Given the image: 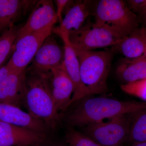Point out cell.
Listing matches in <instances>:
<instances>
[{"instance_id": "obj_28", "label": "cell", "mask_w": 146, "mask_h": 146, "mask_svg": "<svg viewBox=\"0 0 146 146\" xmlns=\"http://www.w3.org/2000/svg\"><path fill=\"white\" fill-rule=\"evenodd\" d=\"M143 55H145V57L146 58V51L145 52V53H144V54Z\"/></svg>"}, {"instance_id": "obj_25", "label": "cell", "mask_w": 146, "mask_h": 146, "mask_svg": "<svg viewBox=\"0 0 146 146\" xmlns=\"http://www.w3.org/2000/svg\"><path fill=\"white\" fill-rule=\"evenodd\" d=\"M12 72L13 71L11 70V69L7 65L0 67V82L9 73Z\"/></svg>"}, {"instance_id": "obj_5", "label": "cell", "mask_w": 146, "mask_h": 146, "mask_svg": "<svg viewBox=\"0 0 146 146\" xmlns=\"http://www.w3.org/2000/svg\"><path fill=\"white\" fill-rule=\"evenodd\" d=\"M131 113L112 118L108 121L90 124L81 127L84 134L102 146H120L127 141Z\"/></svg>"}, {"instance_id": "obj_27", "label": "cell", "mask_w": 146, "mask_h": 146, "mask_svg": "<svg viewBox=\"0 0 146 146\" xmlns=\"http://www.w3.org/2000/svg\"><path fill=\"white\" fill-rule=\"evenodd\" d=\"M131 146H146V142L133 143Z\"/></svg>"}, {"instance_id": "obj_10", "label": "cell", "mask_w": 146, "mask_h": 146, "mask_svg": "<svg viewBox=\"0 0 146 146\" xmlns=\"http://www.w3.org/2000/svg\"><path fill=\"white\" fill-rule=\"evenodd\" d=\"M58 112L69 107L74 93V85L64 68L63 64L53 68L46 74Z\"/></svg>"}, {"instance_id": "obj_18", "label": "cell", "mask_w": 146, "mask_h": 146, "mask_svg": "<svg viewBox=\"0 0 146 146\" xmlns=\"http://www.w3.org/2000/svg\"><path fill=\"white\" fill-rule=\"evenodd\" d=\"M120 80L131 83L146 78V58L144 55L135 58H125L121 61L116 70Z\"/></svg>"}, {"instance_id": "obj_26", "label": "cell", "mask_w": 146, "mask_h": 146, "mask_svg": "<svg viewBox=\"0 0 146 146\" xmlns=\"http://www.w3.org/2000/svg\"><path fill=\"white\" fill-rule=\"evenodd\" d=\"M139 18L140 22L143 24V26L146 28V11L140 15V17H139Z\"/></svg>"}, {"instance_id": "obj_11", "label": "cell", "mask_w": 146, "mask_h": 146, "mask_svg": "<svg viewBox=\"0 0 146 146\" xmlns=\"http://www.w3.org/2000/svg\"><path fill=\"white\" fill-rule=\"evenodd\" d=\"M57 21L53 2L51 0L37 1L25 23L19 28L17 39L48 26L54 25Z\"/></svg>"}, {"instance_id": "obj_20", "label": "cell", "mask_w": 146, "mask_h": 146, "mask_svg": "<svg viewBox=\"0 0 146 146\" xmlns=\"http://www.w3.org/2000/svg\"><path fill=\"white\" fill-rule=\"evenodd\" d=\"M19 28L16 26L3 33L0 39V67L4 62L9 54L13 50Z\"/></svg>"}, {"instance_id": "obj_14", "label": "cell", "mask_w": 146, "mask_h": 146, "mask_svg": "<svg viewBox=\"0 0 146 146\" xmlns=\"http://www.w3.org/2000/svg\"><path fill=\"white\" fill-rule=\"evenodd\" d=\"M65 16L60 25L53 29V32H61L70 35L78 31L84 25L90 14L88 2L70 1L65 9Z\"/></svg>"}, {"instance_id": "obj_8", "label": "cell", "mask_w": 146, "mask_h": 146, "mask_svg": "<svg viewBox=\"0 0 146 146\" xmlns=\"http://www.w3.org/2000/svg\"><path fill=\"white\" fill-rule=\"evenodd\" d=\"M64 57V48L51 35L44 41L33 59L31 72L46 74L53 68L61 66Z\"/></svg>"}, {"instance_id": "obj_16", "label": "cell", "mask_w": 146, "mask_h": 146, "mask_svg": "<svg viewBox=\"0 0 146 146\" xmlns=\"http://www.w3.org/2000/svg\"><path fill=\"white\" fill-rule=\"evenodd\" d=\"M37 1L0 0V32L15 27V23L26 14Z\"/></svg>"}, {"instance_id": "obj_21", "label": "cell", "mask_w": 146, "mask_h": 146, "mask_svg": "<svg viewBox=\"0 0 146 146\" xmlns=\"http://www.w3.org/2000/svg\"><path fill=\"white\" fill-rule=\"evenodd\" d=\"M65 139L70 146H102L72 127L67 129Z\"/></svg>"}, {"instance_id": "obj_6", "label": "cell", "mask_w": 146, "mask_h": 146, "mask_svg": "<svg viewBox=\"0 0 146 146\" xmlns=\"http://www.w3.org/2000/svg\"><path fill=\"white\" fill-rule=\"evenodd\" d=\"M123 39L108 29L90 22L69 35L70 42L75 50L91 51L115 46Z\"/></svg>"}, {"instance_id": "obj_23", "label": "cell", "mask_w": 146, "mask_h": 146, "mask_svg": "<svg viewBox=\"0 0 146 146\" xmlns=\"http://www.w3.org/2000/svg\"><path fill=\"white\" fill-rule=\"evenodd\" d=\"M126 3L129 8L135 14L140 16L146 11V0H128Z\"/></svg>"}, {"instance_id": "obj_2", "label": "cell", "mask_w": 146, "mask_h": 146, "mask_svg": "<svg viewBox=\"0 0 146 146\" xmlns=\"http://www.w3.org/2000/svg\"><path fill=\"white\" fill-rule=\"evenodd\" d=\"M75 51L79 61L83 98L106 93L113 53L110 51Z\"/></svg>"}, {"instance_id": "obj_15", "label": "cell", "mask_w": 146, "mask_h": 146, "mask_svg": "<svg viewBox=\"0 0 146 146\" xmlns=\"http://www.w3.org/2000/svg\"><path fill=\"white\" fill-rule=\"evenodd\" d=\"M0 121L45 133L47 127L40 121L20 108L0 104Z\"/></svg>"}, {"instance_id": "obj_9", "label": "cell", "mask_w": 146, "mask_h": 146, "mask_svg": "<svg viewBox=\"0 0 146 146\" xmlns=\"http://www.w3.org/2000/svg\"><path fill=\"white\" fill-rule=\"evenodd\" d=\"M45 133L0 121V146H35L46 141Z\"/></svg>"}, {"instance_id": "obj_29", "label": "cell", "mask_w": 146, "mask_h": 146, "mask_svg": "<svg viewBox=\"0 0 146 146\" xmlns=\"http://www.w3.org/2000/svg\"><path fill=\"white\" fill-rule=\"evenodd\" d=\"M0 39H1V36H0Z\"/></svg>"}, {"instance_id": "obj_19", "label": "cell", "mask_w": 146, "mask_h": 146, "mask_svg": "<svg viewBox=\"0 0 146 146\" xmlns=\"http://www.w3.org/2000/svg\"><path fill=\"white\" fill-rule=\"evenodd\" d=\"M127 141L131 143L146 142V108L131 113Z\"/></svg>"}, {"instance_id": "obj_13", "label": "cell", "mask_w": 146, "mask_h": 146, "mask_svg": "<svg viewBox=\"0 0 146 146\" xmlns=\"http://www.w3.org/2000/svg\"><path fill=\"white\" fill-rule=\"evenodd\" d=\"M54 33L58 35L63 40L64 50L63 65L74 87L72 96L69 104L70 107L74 103L83 98L80 76L79 61L74 49L70 42L69 34L60 32Z\"/></svg>"}, {"instance_id": "obj_12", "label": "cell", "mask_w": 146, "mask_h": 146, "mask_svg": "<svg viewBox=\"0 0 146 146\" xmlns=\"http://www.w3.org/2000/svg\"><path fill=\"white\" fill-rule=\"evenodd\" d=\"M26 79V70L9 73L0 82V104L19 108L23 105Z\"/></svg>"}, {"instance_id": "obj_30", "label": "cell", "mask_w": 146, "mask_h": 146, "mask_svg": "<svg viewBox=\"0 0 146 146\" xmlns=\"http://www.w3.org/2000/svg\"></svg>"}, {"instance_id": "obj_22", "label": "cell", "mask_w": 146, "mask_h": 146, "mask_svg": "<svg viewBox=\"0 0 146 146\" xmlns=\"http://www.w3.org/2000/svg\"><path fill=\"white\" fill-rule=\"evenodd\" d=\"M121 88L126 94L146 102V78L131 83L124 84L121 85Z\"/></svg>"}, {"instance_id": "obj_1", "label": "cell", "mask_w": 146, "mask_h": 146, "mask_svg": "<svg viewBox=\"0 0 146 146\" xmlns=\"http://www.w3.org/2000/svg\"><path fill=\"white\" fill-rule=\"evenodd\" d=\"M78 101V104L64 116L72 127H82L146 108L145 102L122 101L102 97H86Z\"/></svg>"}, {"instance_id": "obj_4", "label": "cell", "mask_w": 146, "mask_h": 146, "mask_svg": "<svg viewBox=\"0 0 146 146\" xmlns=\"http://www.w3.org/2000/svg\"><path fill=\"white\" fill-rule=\"evenodd\" d=\"M95 23L124 38L140 27L137 14L121 0H101L96 6Z\"/></svg>"}, {"instance_id": "obj_3", "label": "cell", "mask_w": 146, "mask_h": 146, "mask_svg": "<svg viewBox=\"0 0 146 146\" xmlns=\"http://www.w3.org/2000/svg\"><path fill=\"white\" fill-rule=\"evenodd\" d=\"M27 90L23 106L32 116L42 121L47 127L54 129L60 119L47 76L31 73L27 76Z\"/></svg>"}, {"instance_id": "obj_24", "label": "cell", "mask_w": 146, "mask_h": 146, "mask_svg": "<svg viewBox=\"0 0 146 146\" xmlns=\"http://www.w3.org/2000/svg\"><path fill=\"white\" fill-rule=\"evenodd\" d=\"M70 1L69 0H56L55 1L56 6V14L58 21L60 23L63 19V14Z\"/></svg>"}, {"instance_id": "obj_7", "label": "cell", "mask_w": 146, "mask_h": 146, "mask_svg": "<svg viewBox=\"0 0 146 146\" xmlns=\"http://www.w3.org/2000/svg\"><path fill=\"white\" fill-rule=\"evenodd\" d=\"M54 25L16 39L13 48V54L6 64L12 71L26 70L32 61L37 50L47 37L51 35Z\"/></svg>"}, {"instance_id": "obj_17", "label": "cell", "mask_w": 146, "mask_h": 146, "mask_svg": "<svg viewBox=\"0 0 146 146\" xmlns=\"http://www.w3.org/2000/svg\"><path fill=\"white\" fill-rule=\"evenodd\" d=\"M114 46L127 58L143 55L146 51V28L140 27Z\"/></svg>"}]
</instances>
